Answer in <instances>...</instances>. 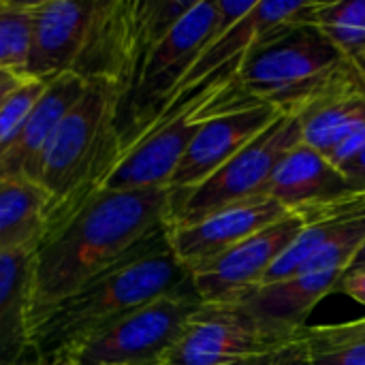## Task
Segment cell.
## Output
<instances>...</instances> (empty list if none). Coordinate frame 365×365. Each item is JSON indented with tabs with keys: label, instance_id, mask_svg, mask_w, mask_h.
<instances>
[{
	"label": "cell",
	"instance_id": "1",
	"mask_svg": "<svg viewBox=\"0 0 365 365\" xmlns=\"http://www.w3.org/2000/svg\"><path fill=\"white\" fill-rule=\"evenodd\" d=\"M171 190H96L51 222L32 250L30 325L169 225Z\"/></svg>",
	"mask_w": 365,
	"mask_h": 365
},
{
	"label": "cell",
	"instance_id": "2",
	"mask_svg": "<svg viewBox=\"0 0 365 365\" xmlns=\"http://www.w3.org/2000/svg\"><path fill=\"white\" fill-rule=\"evenodd\" d=\"M188 282L190 269L175 257L165 227L126 259L36 317L30 325L34 346L43 364L56 365L68 351L124 314Z\"/></svg>",
	"mask_w": 365,
	"mask_h": 365
},
{
	"label": "cell",
	"instance_id": "3",
	"mask_svg": "<svg viewBox=\"0 0 365 365\" xmlns=\"http://www.w3.org/2000/svg\"><path fill=\"white\" fill-rule=\"evenodd\" d=\"M124 101L126 92L113 83H88L56 126L36 171V184L49 197V225L96 192L113 169L122 152Z\"/></svg>",
	"mask_w": 365,
	"mask_h": 365
},
{
	"label": "cell",
	"instance_id": "4",
	"mask_svg": "<svg viewBox=\"0 0 365 365\" xmlns=\"http://www.w3.org/2000/svg\"><path fill=\"white\" fill-rule=\"evenodd\" d=\"M306 6L248 51L237 68V83L248 94L291 115H297L353 64L319 28L304 19Z\"/></svg>",
	"mask_w": 365,
	"mask_h": 365
},
{
	"label": "cell",
	"instance_id": "5",
	"mask_svg": "<svg viewBox=\"0 0 365 365\" xmlns=\"http://www.w3.org/2000/svg\"><path fill=\"white\" fill-rule=\"evenodd\" d=\"M302 141L299 118L280 113L259 137L244 145L197 188L184 195L171 192L167 227L190 225L222 207L267 195L276 167Z\"/></svg>",
	"mask_w": 365,
	"mask_h": 365
},
{
	"label": "cell",
	"instance_id": "6",
	"mask_svg": "<svg viewBox=\"0 0 365 365\" xmlns=\"http://www.w3.org/2000/svg\"><path fill=\"white\" fill-rule=\"evenodd\" d=\"M201 304L188 282L124 314L56 365H158Z\"/></svg>",
	"mask_w": 365,
	"mask_h": 365
},
{
	"label": "cell",
	"instance_id": "7",
	"mask_svg": "<svg viewBox=\"0 0 365 365\" xmlns=\"http://www.w3.org/2000/svg\"><path fill=\"white\" fill-rule=\"evenodd\" d=\"M282 111L274 105L248 94L237 75L212 101L210 118L199 126L178 163L167 188L173 195H184L205 182L244 145L259 137Z\"/></svg>",
	"mask_w": 365,
	"mask_h": 365
},
{
	"label": "cell",
	"instance_id": "8",
	"mask_svg": "<svg viewBox=\"0 0 365 365\" xmlns=\"http://www.w3.org/2000/svg\"><path fill=\"white\" fill-rule=\"evenodd\" d=\"M284 342L237 304H201L158 365H233L274 353Z\"/></svg>",
	"mask_w": 365,
	"mask_h": 365
},
{
	"label": "cell",
	"instance_id": "9",
	"mask_svg": "<svg viewBox=\"0 0 365 365\" xmlns=\"http://www.w3.org/2000/svg\"><path fill=\"white\" fill-rule=\"evenodd\" d=\"M306 227L302 210H293L274 225L235 244L220 257L190 269V284L203 304H231L263 282L276 259Z\"/></svg>",
	"mask_w": 365,
	"mask_h": 365
},
{
	"label": "cell",
	"instance_id": "10",
	"mask_svg": "<svg viewBox=\"0 0 365 365\" xmlns=\"http://www.w3.org/2000/svg\"><path fill=\"white\" fill-rule=\"evenodd\" d=\"M101 2L36 0L32 6V38L24 66L28 79H56L79 64Z\"/></svg>",
	"mask_w": 365,
	"mask_h": 365
},
{
	"label": "cell",
	"instance_id": "11",
	"mask_svg": "<svg viewBox=\"0 0 365 365\" xmlns=\"http://www.w3.org/2000/svg\"><path fill=\"white\" fill-rule=\"evenodd\" d=\"M291 212L293 210L284 207L280 201L272 199L269 195L255 197V199L222 207L197 222L167 227L169 244L175 257L188 269H192L197 265H203L220 257L235 244L274 225L276 220L284 218Z\"/></svg>",
	"mask_w": 365,
	"mask_h": 365
},
{
	"label": "cell",
	"instance_id": "12",
	"mask_svg": "<svg viewBox=\"0 0 365 365\" xmlns=\"http://www.w3.org/2000/svg\"><path fill=\"white\" fill-rule=\"evenodd\" d=\"M342 278L344 272L291 276L278 282L257 284L231 304L248 312L267 334L289 340L295 331L306 327V319L314 306L338 291Z\"/></svg>",
	"mask_w": 365,
	"mask_h": 365
},
{
	"label": "cell",
	"instance_id": "13",
	"mask_svg": "<svg viewBox=\"0 0 365 365\" xmlns=\"http://www.w3.org/2000/svg\"><path fill=\"white\" fill-rule=\"evenodd\" d=\"M88 81L75 73H64L51 79L24 118L15 141L0 160V180H30L36 182L41 158L49 145V139L66 115V111L83 96Z\"/></svg>",
	"mask_w": 365,
	"mask_h": 365
},
{
	"label": "cell",
	"instance_id": "14",
	"mask_svg": "<svg viewBox=\"0 0 365 365\" xmlns=\"http://www.w3.org/2000/svg\"><path fill=\"white\" fill-rule=\"evenodd\" d=\"M306 2L308 0H297V2H289V0H265L263 2V0H257V4L240 21H235L225 34L214 38L197 56L192 66L184 73V77L173 86V90L169 94H173L182 88H188V86H192V83H197V81H201V79H205V77L231 66V64L242 62L248 51H252L259 43H263L267 36H272L284 24L295 19L304 11Z\"/></svg>",
	"mask_w": 365,
	"mask_h": 365
},
{
	"label": "cell",
	"instance_id": "15",
	"mask_svg": "<svg viewBox=\"0 0 365 365\" xmlns=\"http://www.w3.org/2000/svg\"><path fill=\"white\" fill-rule=\"evenodd\" d=\"M355 192L342 171L319 150L304 141L276 167L267 195L289 210H302Z\"/></svg>",
	"mask_w": 365,
	"mask_h": 365
},
{
	"label": "cell",
	"instance_id": "16",
	"mask_svg": "<svg viewBox=\"0 0 365 365\" xmlns=\"http://www.w3.org/2000/svg\"><path fill=\"white\" fill-rule=\"evenodd\" d=\"M306 145L327 154L355 124L365 120V79L353 62L299 113Z\"/></svg>",
	"mask_w": 365,
	"mask_h": 365
},
{
	"label": "cell",
	"instance_id": "17",
	"mask_svg": "<svg viewBox=\"0 0 365 365\" xmlns=\"http://www.w3.org/2000/svg\"><path fill=\"white\" fill-rule=\"evenodd\" d=\"M30 257L32 250L0 255V365H45L28 314Z\"/></svg>",
	"mask_w": 365,
	"mask_h": 365
},
{
	"label": "cell",
	"instance_id": "18",
	"mask_svg": "<svg viewBox=\"0 0 365 365\" xmlns=\"http://www.w3.org/2000/svg\"><path fill=\"white\" fill-rule=\"evenodd\" d=\"M276 357L280 365H365V317L338 325H306Z\"/></svg>",
	"mask_w": 365,
	"mask_h": 365
},
{
	"label": "cell",
	"instance_id": "19",
	"mask_svg": "<svg viewBox=\"0 0 365 365\" xmlns=\"http://www.w3.org/2000/svg\"><path fill=\"white\" fill-rule=\"evenodd\" d=\"M49 225V197L30 180H0V255L34 250Z\"/></svg>",
	"mask_w": 365,
	"mask_h": 365
},
{
	"label": "cell",
	"instance_id": "20",
	"mask_svg": "<svg viewBox=\"0 0 365 365\" xmlns=\"http://www.w3.org/2000/svg\"><path fill=\"white\" fill-rule=\"evenodd\" d=\"M304 19L319 28L349 60L355 62L365 53V0H308Z\"/></svg>",
	"mask_w": 365,
	"mask_h": 365
},
{
	"label": "cell",
	"instance_id": "21",
	"mask_svg": "<svg viewBox=\"0 0 365 365\" xmlns=\"http://www.w3.org/2000/svg\"><path fill=\"white\" fill-rule=\"evenodd\" d=\"M32 0H0V68L24 75L32 38Z\"/></svg>",
	"mask_w": 365,
	"mask_h": 365
},
{
	"label": "cell",
	"instance_id": "22",
	"mask_svg": "<svg viewBox=\"0 0 365 365\" xmlns=\"http://www.w3.org/2000/svg\"><path fill=\"white\" fill-rule=\"evenodd\" d=\"M365 244V216L346 220L340 231L319 250L314 252L295 276L319 274V272H344L357 257Z\"/></svg>",
	"mask_w": 365,
	"mask_h": 365
},
{
	"label": "cell",
	"instance_id": "23",
	"mask_svg": "<svg viewBox=\"0 0 365 365\" xmlns=\"http://www.w3.org/2000/svg\"><path fill=\"white\" fill-rule=\"evenodd\" d=\"M49 81H43V79H26L0 105V160L9 152V148L15 141V135H17L24 118L34 107V103L41 98V94L45 92V88H47Z\"/></svg>",
	"mask_w": 365,
	"mask_h": 365
},
{
	"label": "cell",
	"instance_id": "24",
	"mask_svg": "<svg viewBox=\"0 0 365 365\" xmlns=\"http://www.w3.org/2000/svg\"><path fill=\"white\" fill-rule=\"evenodd\" d=\"M340 171L355 192H365V148L353 160L342 165Z\"/></svg>",
	"mask_w": 365,
	"mask_h": 365
},
{
	"label": "cell",
	"instance_id": "25",
	"mask_svg": "<svg viewBox=\"0 0 365 365\" xmlns=\"http://www.w3.org/2000/svg\"><path fill=\"white\" fill-rule=\"evenodd\" d=\"M338 291L346 293L349 297H353L355 302H359L361 306H365V272L346 274L342 278V282L338 284Z\"/></svg>",
	"mask_w": 365,
	"mask_h": 365
},
{
	"label": "cell",
	"instance_id": "26",
	"mask_svg": "<svg viewBox=\"0 0 365 365\" xmlns=\"http://www.w3.org/2000/svg\"><path fill=\"white\" fill-rule=\"evenodd\" d=\"M276 351H278V349H276ZM276 351H274V353H267V355L250 357V359H244V361L233 365H280L278 364V357H276Z\"/></svg>",
	"mask_w": 365,
	"mask_h": 365
},
{
	"label": "cell",
	"instance_id": "27",
	"mask_svg": "<svg viewBox=\"0 0 365 365\" xmlns=\"http://www.w3.org/2000/svg\"><path fill=\"white\" fill-rule=\"evenodd\" d=\"M355 272H365V244L361 246V250L357 252V257L353 259V263L349 265V269H346V274H355Z\"/></svg>",
	"mask_w": 365,
	"mask_h": 365
},
{
	"label": "cell",
	"instance_id": "28",
	"mask_svg": "<svg viewBox=\"0 0 365 365\" xmlns=\"http://www.w3.org/2000/svg\"><path fill=\"white\" fill-rule=\"evenodd\" d=\"M355 64H357V68H359V73L364 75V79H365V53H361L357 60H355Z\"/></svg>",
	"mask_w": 365,
	"mask_h": 365
}]
</instances>
